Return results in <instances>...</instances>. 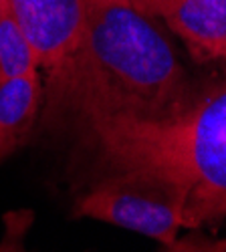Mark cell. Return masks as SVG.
<instances>
[{
    "label": "cell",
    "instance_id": "obj_1",
    "mask_svg": "<svg viewBox=\"0 0 226 252\" xmlns=\"http://www.w3.org/2000/svg\"><path fill=\"white\" fill-rule=\"evenodd\" d=\"M47 73L45 123L79 135L99 125L166 123L196 97L172 40L126 0H83L77 43Z\"/></svg>",
    "mask_w": 226,
    "mask_h": 252
},
{
    "label": "cell",
    "instance_id": "obj_2",
    "mask_svg": "<svg viewBox=\"0 0 226 252\" xmlns=\"http://www.w3.org/2000/svg\"><path fill=\"white\" fill-rule=\"evenodd\" d=\"M83 139L111 172L137 167L170 184L182 228L226 218V85L196 93L166 123L99 125Z\"/></svg>",
    "mask_w": 226,
    "mask_h": 252
},
{
    "label": "cell",
    "instance_id": "obj_3",
    "mask_svg": "<svg viewBox=\"0 0 226 252\" xmlns=\"http://www.w3.org/2000/svg\"><path fill=\"white\" fill-rule=\"evenodd\" d=\"M77 218H91L143 234L170 248L182 228V204L174 188L152 172L115 170L75 202Z\"/></svg>",
    "mask_w": 226,
    "mask_h": 252
},
{
    "label": "cell",
    "instance_id": "obj_4",
    "mask_svg": "<svg viewBox=\"0 0 226 252\" xmlns=\"http://www.w3.org/2000/svg\"><path fill=\"white\" fill-rule=\"evenodd\" d=\"M25 27L38 57V67L51 69L77 43L83 23V0H6Z\"/></svg>",
    "mask_w": 226,
    "mask_h": 252
},
{
    "label": "cell",
    "instance_id": "obj_5",
    "mask_svg": "<svg viewBox=\"0 0 226 252\" xmlns=\"http://www.w3.org/2000/svg\"><path fill=\"white\" fill-rule=\"evenodd\" d=\"M163 20L196 59H226V0H178Z\"/></svg>",
    "mask_w": 226,
    "mask_h": 252
},
{
    "label": "cell",
    "instance_id": "obj_6",
    "mask_svg": "<svg viewBox=\"0 0 226 252\" xmlns=\"http://www.w3.org/2000/svg\"><path fill=\"white\" fill-rule=\"evenodd\" d=\"M43 109L38 71L0 83V163L31 139Z\"/></svg>",
    "mask_w": 226,
    "mask_h": 252
},
{
    "label": "cell",
    "instance_id": "obj_7",
    "mask_svg": "<svg viewBox=\"0 0 226 252\" xmlns=\"http://www.w3.org/2000/svg\"><path fill=\"white\" fill-rule=\"evenodd\" d=\"M38 71V57L20 20L4 0L0 14V83Z\"/></svg>",
    "mask_w": 226,
    "mask_h": 252
},
{
    "label": "cell",
    "instance_id": "obj_8",
    "mask_svg": "<svg viewBox=\"0 0 226 252\" xmlns=\"http://www.w3.org/2000/svg\"><path fill=\"white\" fill-rule=\"evenodd\" d=\"M126 2L152 18H163L174 8L178 0H126Z\"/></svg>",
    "mask_w": 226,
    "mask_h": 252
},
{
    "label": "cell",
    "instance_id": "obj_9",
    "mask_svg": "<svg viewBox=\"0 0 226 252\" xmlns=\"http://www.w3.org/2000/svg\"><path fill=\"white\" fill-rule=\"evenodd\" d=\"M2 6H4V0H0V14H2Z\"/></svg>",
    "mask_w": 226,
    "mask_h": 252
}]
</instances>
